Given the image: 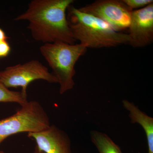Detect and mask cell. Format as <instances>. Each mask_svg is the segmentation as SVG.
<instances>
[{
  "mask_svg": "<svg viewBox=\"0 0 153 153\" xmlns=\"http://www.w3.org/2000/svg\"><path fill=\"white\" fill-rule=\"evenodd\" d=\"M74 0H33L14 21H27L32 37L44 44L56 42L75 44L67 19V9Z\"/></svg>",
  "mask_w": 153,
  "mask_h": 153,
  "instance_id": "6da1fadb",
  "label": "cell"
},
{
  "mask_svg": "<svg viewBox=\"0 0 153 153\" xmlns=\"http://www.w3.org/2000/svg\"><path fill=\"white\" fill-rule=\"evenodd\" d=\"M67 19L73 38L87 48L100 49L128 44V34L118 32L106 22L71 5Z\"/></svg>",
  "mask_w": 153,
  "mask_h": 153,
  "instance_id": "7a4b0ae2",
  "label": "cell"
},
{
  "mask_svg": "<svg viewBox=\"0 0 153 153\" xmlns=\"http://www.w3.org/2000/svg\"><path fill=\"white\" fill-rule=\"evenodd\" d=\"M87 49L80 43L71 44L62 42L44 44L40 47L41 55L58 80L60 94L74 88V77L76 74L74 66Z\"/></svg>",
  "mask_w": 153,
  "mask_h": 153,
  "instance_id": "3957f363",
  "label": "cell"
},
{
  "mask_svg": "<svg viewBox=\"0 0 153 153\" xmlns=\"http://www.w3.org/2000/svg\"><path fill=\"white\" fill-rule=\"evenodd\" d=\"M49 116L38 101L31 100L9 117L0 120V144L10 136L37 132L50 126Z\"/></svg>",
  "mask_w": 153,
  "mask_h": 153,
  "instance_id": "277c9868",
  "label": "cell"
},
{
  "mask_svg": "<svg viewBox=\"0 0 153 153\" xmlns=\"http://www.w3.org/2000/svg\"><path fill=\"white\" fill-rule=\"evenodd\" d=\"M39 79L50 83H58L56 76L38 60H32L23 64L8 66L0 71V81L6 87H21V91L25 94H27L29 84Z\"/></svg>",
  "mask_w": 153,
  "mask_h": 153,
  "instance_id": "5b68a950",
  "label": "cell"
},
{
  "mask_svg": "<svg viewBox=\"0 0 153 153\" xmlns=\"http://www.w3.org/2000/svg\"><path fill=\"white\" fill-rule=\"evenodd\" d=\"M79 9L106 22L117 32L128 29L130 23L132 11L123 0H97Z\"/></svg>",
  "mask_w": 153,
  "mask_h": 153,
  "instance_id": "8992f818",
  "label": "cell"
},
{
  "mask_svg": "<svg viewBox=\"0 0 153 153\" xmlns=\"http://www.w3.org/2000/svg\"><path fill=\"white\" fill-rule=\"evenodd\" d=\"M128 30V44L133 48H143L152 44L153 4L132 11Z\"/></svg>",
  "mask_w": 153,
  "mask_h": 153,
  "instance_id": "52a82bcc",
  "label": "cell"
},
{
  "mask_svg": "<svg viewBox=\"0 0 153 153\" xmlns=\"http://www.w3.org/2000/svg\"><path fill=\"white\" fill-rule=\"evenodd\" d=\"M36 146L44 153H72L70 138L66 132L54 125L42 131L28 133Z\"/></svg>",
  "mask_w": 153,
  "mask_h": 153,
  "instance_id": "ba28073f",
  "label": "cell"
},
{
  "mask_svg": "<svg viewBox=\"0 0 153 153\" xmlns=\"http://www.w3.org/2000/svg\"><path fill=\"white\" fill-rule=\"evenodd\" d=\"M122 103L128 111L131 123L139 124L143 129L147 140L148 153H153V118L140 110L133 102L124 100Z\"/></svg>",
  "mask_w": 153,
  "mask_h": 153,
  "instance_id": "9c48e42d",
  "label": "cell"
},
{
  "mask_svg": "<svg viewBox=\"0 0 153 153\" xmlns=\"http://www.w3.org/2000/svg\"><path fill=\"white\" fill-rule=\"evenodd\" d=\"M90 137L99 153H123L119 146L104 133L91 131Z\"/></svg>",
  "mask_w": 153,
  "mask_h": 153,
  "instance_id": "30bf717a",
  "label": "cell"
},
{
  "mask_svg": "<svg viewBox=\"0 0 153 153\" xmlns=\"http://www.w3.org/2000/svg\"><path fill=\"white\" fill-rule=\"evenodd\" d=\"M27 95L22 91L10 90L0 81V102H14L21 106L27 103Z\"/></svg>",
  "mask_w": 153,
  "mask_h": 153,
  "instance_id": "8fae6325",
  "label": "cell"
},
{
  "mask_svg": "<svg viewBox=\"0 0 153 153\" xmlns=\"http://www.w3.org/2000/svg\"><path fill=\"white\" fill-rule=\"evenodd\" d=\"M123 1L132 11L143 8L153 4V0H123Z\"/></svg>",
  "mask_w": 153,
  "mask_h": 153,
  "instance_id": "7c38bea8",
  "label": "cell"
},
{
  "mask_svg": "<svg viewBox=\"0 0 153 153\" xmlns=\"http://www.w3.org/2000/svg\"><path fill=\"white\" fill-rule=\"evenodd\" d=\"M11 51V47L7 41L0 42V59L8 56Z\"/></svg>",
  "mask_w": 153,
  "mask_h": 153,
  "instance_id": "4fadbf2b",
  "label": "cell"
},
{
  "mask_svg": "<svg viewBox=\"0 0 153 153\" xmlns=\"http://www.w3.org/2000/svg\"><path fill=\"white\" fill-rule=\"evenodd\" d=\"M9 37L7 36L4 31L0 27V42L7 41Z\"/></svg>",
  "mask_w": 153,
  "mask_h": 153,
  "instance_id": "5bb4252c",
  "label": "cell"
},
{
  "mask_svg": "<svg viewBox=\"0 0 153 153\" xmlns=\"http://www.w3.org/2000/svg\"><path fill=\"white\" fill-rule=\"evenodd\" d=\"M34 153H44V152H42L37 147H35V150H34Z\"/></svg>",
  "mask_w": 153,
  "mask_h": 153,
  "instance_id": "9a60e30c",
  "label": "cell"
},
{
  "mask_svg": "<svg viewBox=\"0 0 153 153\" xmlns=\"http://www.w3.org/2000/svg\"><path fill=\"white\" fill-rule=\"evenodd\" d=\"M0 153H5L4 152H3V151H0Z\"/></svg>",
  "mask_w": 153,
  "mask_h": 153,
  "instance_id": "2e32d148",
  "label": "cell"
}]
</instances>
